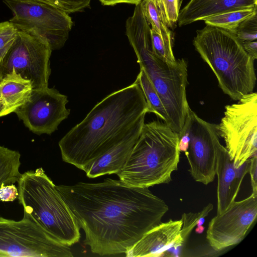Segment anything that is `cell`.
<instances>
[{
  "mask_svg": "<svg viewBox=\"0 0 257 257\" xmlns=\"http://www.w3.org/2000/svg\"><path fill=\"white\" fill-rule=\"evenodd\" d=\"M56 188L85 233L84 243L100 256L125 253L169 210L148 188L107 178Z\"/></svg>",
  "mask_w": 257,
  "mask_h": 257,
  "instance_id": "cell-1",
  "label": "cell"
},
{
  "mask_svg": "<svg viewBox=\"0 0 257 257\" xmlns=\"http://www.w3.org/2000/svg\"><path fill=\"white\" fill-rule=\"evenodd\" d=\"M148 113L137 79L97 103L59 141L63 161L84 171L111 148L142 131Z\"/></svg>",
  "mask_w": 257,
  "mask_h": 257,
  "instance_id": "cell-2",
  "label": "cell"
},
{
  "mask_svg": "<svg viewBox=\"0 0 257 257\" xmlns=\"http://www.w3.org/2000/svg\"><path fill=\"white\" fill-rule=\"evenodd\" d=\"M125 29L140 68L148 77L166 111L168 125L180 137L191 110L186 96L187 62L182 58L170 63L154 54L151 27L140 4L136 5L133 14L126 20Z\"/></svg>",
  "mask_w": 257,
  "mask_h": 257,
  "instance_id": "cell-3",
  "label": "cell"
},
{
  "mask_svg": "<svg viewBox=\"0 0 257 257\" xmlns=\"http://www.w3.org/2000/svg\"><path fill=\"white\" fill-rule=\"evenodd\" d=\"M180 137L164 122L145 123L123 168L116 174L121 182L149 188L168 183L180 160Z\"/></svg>",
  "mask_w": 257,
  "mask_h": 257,
  "instance_id": "cell-4",
  "label": "cell"
},
{
  "mask_svg": "<svg viewBox=\"0 0 257 257\" xmlns=\"http://www.w3.org/2000/svg\"><path fill=\"white\" fill-rule=\"evenodd\" d=\"M193 45L214 73L223 92L239 100L253 92L256 78L253 59L235 34L206 25L196 31Z\"/></svg>",
  "mask_w": 257,
  "mask_h": 257,
  "instance_id": "cell-5",
  "label": "cell"
},
{
  "mask_svg": "<svg viewBox=\"0 0 257 257\" xmlns=\"http://www.w3.org/2000/svg\"><path fill=\"white\" fill-rule=\"evenodd\" d=\"M17 183L24 211L62 243L70 246L79 241L75 217L42 168L22 174Z\"/></svg>",
  "mask_w": 257,
  "mask_h": 257,
  "instance_id": "cell-6",
  "label": "cell"
},
{
  "mask_svg": "<svg viewBox=\"0 0 257 257\" xmlns=\"http://www.w3.org/2000/svg\"><path fill=\"white\" fill-rule=\"evenodd\" d=\"M20 220L0 217V253L4 257H72L70 246L45 230L24 211Z\"/></svg>",
  "mask_w": 257,
  "mask_h": 257,
  "instance_id": "cell-7",
  "label": "cell"
},
{
  "mask_svg": "<svg viewBox=\"0 0 257 257\" xmlns=\"http://www.w3.org/2000/svg\"><path fill=\"white\" fill-rule=\"evenodd\" d=\"M238 101L225 106L224 116L216 125L236 169L256 155L257 93L252 92Z\"/></svg>",
  "mask_w": 257,
  "mask_h": 257,
  "instance_id": "cell-8",
  "label": "cell"
},
{
  "mask_svg": "<svg viewBox=\"0 0 257 257\" xmlns=\"http://www.w3.org/2000/svg\"><path fill=\"white\" fill-rule=\"evenodd\" d=\"M52 51L44 38L32 31L18 30L1 61L2 79L14 70L23 78L30 80L34 89L48 87Z\"/></svg>",
  "mask_w": 257,
  "mask_h": 257,
  "instance_id": "cell-9",
  "label": "cell"
},
{
  "mask_svg": "<svg viewBox=\"0 0 257 257\" xmlns=\"http://www.w3.org/2000/svg\"><path fill=\"white\" fill-rule=\"evenodd\" d=\"M12 11L9 21L18 30L32 31L44 38L52 50L64 46L73 22L65 12L37 0H3Z\"/></svg>",
  "mask_w": 257,
  "mask_h": 257,
  "instance_id": "cell-10",
  "label": "cell"
},
{
  "mask_svg": "<svg viewBox=\"0 0 257 257\" xmlns=\"http://www.w3.org/2000/svg\"><path fill=\"white\" fill-rule=\"evenodd\" d=\"M184 130L190 137L185 152L189 171L195 181L207 185L213 181L216 175L217 147L220 143L216 125L201 118L191 109Z\"/></svg>",
  "mask_w": 257,
  "mask_h": 257,
  "instance_id": "cell-11",
  "label": "cell"
},
{
  "mask_svg": "<svg viewBox=\"0 0 257 257\" xmlns=\"http://www.w3.org/2000/svg\"><path fill=\"white\" fill-rule=\"evenodd\" d=\"M67 96L54 88L33 89L27 101L17 109L19 119L33 133L50 135L68 118Z\"/></svg>",
  "mask_w": 257,
  "mask_h": 257,
  "instance_id": "cell-12",
  "label": "cell"
},
{
  "mask_svg": "<svg viewBox=\"0 0 257 257\" xmlns=\"http://www.w3.org/2000/svg\"><path fill=\"white\" fill-rule=\"evenodd\" d=\"M257 216V193L235 201L223 213L210 221L206 239L210 246L220 251L236 245L245 237Z\"/></svg>",
  "mask_w": 257,
  "mask_h": 257,
  "instance_id": "cell-13",
  "label": "cell"
},
{
  "mask_svg": "<svg viewBox=\"0 0 257 257\" xmlns=\"http://www.w3.org/2000/svg\"><path fill=\"white\" fill-rule=\"evenodd\" d=\"M181 219L161 222L146 233L125 253L127 257H158L172 247L182 245Z\"/></svg>",
  "mask_w": 257,
  "mask_h": 257,
  "instance_id": "cell-14",
  "label": "cell"
},
{
  "mask_svg": "<svg viewBox=\"0 0 257 257\" xmlns=\"http://www.w3.org/2000/svg\"><path fill=\"white\" fill-rule=\"evenodd\" d=\"M216 155L217 214H220L235 201L242 180L248 173L249 159L240 168L235 169L226 149L220 143L217 147Z\"/></svg>",
  "mask_w": 257,
  "mask_h": 257,
  "instance_id": "cell-15",
  "label": "cell"
},
{
  "mask_svg": "<svg viewBox=\"0 0 257 257\" xmlns=\"http://www.w3.org/2000/svg\"><path fill=\"white\" fill-rule=\"evenodd\" d=\"M257 6L255 0H190L179 12V27L223 13Z\"/></svg>",
  "mask_w": 257,
  "mask_h": 257,
  "instance_id": "cell-16",
  "label": "cell"
},
{
  "mask_svg": "<svg viewBox=\"0 0 257 257\" xmlns=\"http://www.w3.org/2000/svg\"><path fill=\"white\" fill-rule=\"evenodd\" d=\"M33 89L32 82L14 70L6 75L0 82V117L15 112L27 101Z\"/></svg>",
  "mask_w": 257,
  "mask_h": 257,
  "instance_id": "cell-17",
  "label": "cell"
},
{
  "mask_svg": "<svg viewBox=\"0 0 257 257\" xmlns=\"http://www.w3.org/2000/svg\"><path fill=\"white\" fill-rule=\"evenodd\" d=\"M141 133L122 141L95 160L85 172L87 177L117 174L124 166Z\"/></svg>",
  "mask_w": 257,
  "mask_h": 257,
  "instance_id": "cell-18",
  "label": "cell"
},
{
  "mask_svg": "<svg viewBox=\"0 0 257 257\" xmlns=\"http://www.w3.org/2000/svg\"><path fill=\"white\" fill-rule=\"evenodd\" d=\"M21 154L0 145V188L18 182L21 175Z\"/></svg>",
  "mask_w": 257,
  "mask_h": 257,
  "instance_id": "cell-19",
  "label": "cell"
},
{
  "mask_svg": "<svg viewBox=\"0 0 257 257\" xmlns=\"http://www.w3.org/2000/svg\"><path fill=\"white\" fill-rule=\"evenodd\" d=\"M256 10L257 6L219 14L205 18L202 20L206 25L217 27L234 34L239 24Z\"/></svg>",
  "mask_w": 257,
  "mask_h": 257,
  "instance_id": "cell-20",
  "label": "cell"
},
{
  "mask_svg": "<svg viewBox=\"0 0 257 257\" xmlns=\"http://www.w3.org/2000/svg\"><path fill=\"white\" fill-rule=\"evenodd\" d=\"M136 79L145 95L148 112L155 113L168 125L169 118L163 103L155 88L142 69L140 68Z\"/></svg>",
  "mask_w": 257,
  "mask_h": 257,
  "instance_id": "cell-21",
  "label": "cell"
},
{
  "mask_svg": "<svg viewBox=\"0 0 257 257\" xmlns=\"http://www.w3.org/2000/svg\"><path fill=\"white\" fill-rule=\"evenodd\" d=\"M141 6L147 21L163 40L173 47V36L169 28L163 22L159 14L155 0H142Z\"/></svg>",
  "mask_w": 257,
  "mask_h": 257,
  "instance_id": "cell-22",
  "label": "cell"
},
{
  "mask_svg": "<svg viewBox=\"0 0 257 257\" xmlns=\"http://www.w3.org/2000/svg\"><path fill=\"white\" fill-rule=\"evenodd\" d=\"M213 206L209 203L202 210L196 213H184L182 215L183 222L181 229V236L184 243L187 241L190 234L196 226L202 225L205 218L212 211Z\"/></svg>",
  "mask_w": 257,
  "mask_h": 257,
  "instance_id": "cell-23",
  "label": "cell"
},
{
  "mask_svg": "<svg viewBox=\"0 0 257 257\" xmlns=\"http://www.w3.org/2000/svg\"><path fill=\"white\" fill-rule=\"evenodd\" d=\"M182 0H155L161 19L165 24L173 29L178 22Z\"/></svg>",
  "mask_w": 257,
  "mask_h": 257,
  "instance_id": "cell-24",
  "label": "cell"
},
{
  "mask_svg": "<svg viewBox=\"0 0 257 257\" xmlns=\"http://www.w3.org/2000/svg\"><path fill=\"white\" fill-rule=\"evenodd\" d=\"M234 34L241 43L256 41L257 10L239 24Z\"/></svg>",
  "mask_w": 257,
  "mask_h": 257,
  "instance_id": "cell-25",
  "label": "cell"
},
{
  "mask_svg": "<svg viewBox=\"0 0 257 257\" xmlns=\"http://www.w3.org/2000/svg\"><path fill=\"white\" fill-rule=\"evenodd\" d=\"M151 35L153 51L159 58L168 63H173L176 61L173 47L167 44L161 36L151 28Z\"/></svg>",
  "mask_w": 257,
  "mask_h": 257,
  "instance_id": "cell-26",
  "label": "cell"
},
{
  "mask_svg": "<svg viewBox=\"0 0 257 257\" xmlns=\"http://www.w3.org/2000/svg\"><path fill=\"white\" fill-rule=\"evenodd\" d=\"M18 31L10 21L0 23V53L5 54L15 40Z\"/></svg>",
  "mask_w": 257,
  "mask_h": 257,
  "instance_id": "cell-27",
  "label": "cell"
},
{
  "mask_svg": "<svg viewBox=\"0 0 257 257\" xmlns=\"http://www.w3.org/2000/svg\"><path fill=\"white\" fill-rule=\"evenodd\" d=\"M46 3L68 14L76 12L81 9L89 0H38Z\"/></svg>",
  "mask_w": 257,
  "mask_h": 257,
  "instance_id": "cell-28",
  "label": "cell"
},
{
  "mask_svg": "<svg viewBox=\"0 0 257 257\" xmlns=\"http://www.w3.org/2000/svg\"><path fill=\"white\" fill-rule=\"evenodd\" d=\"M19 196L18 188L13 184L3 186L0 188V201L12 202Z\"/></svg>",
  "mask_w": 257,
  "mask_h": 257,
  "instance_id": "cell-29",
  "label": "cell"
},
{
  "mask_svg": "<svg viewBox=\"0 0 257 257\" xmlns=\"http://www.w3.org/2000/svg\"><path fill=\"white\" fill-rule=\"evenodd\" d=\"M256 155L249 159L248 173L250 176L251 185L253 193H257L256 182Z\"/></svg>",
  "mask_w": 257,
  "mask_h": 257,
  "instance_id": "cell-30",
  "label": "cell"
},
{
  "mask_svg": "<svg viewBox=\"0 0 257 257\" xmlns=\"http://www.w3.org/2000/svg\"><path fill=\"white\" fill-rule=\"evenodd\" d=\"M241 44L244 50L253 60H256L257 59L256 41L244 42L241 43Z\"/></svg>",
  "mask_w": 257,
  "mask_h": 257,
  "instance_id": "cell-31",
  "label": "cell"
},
{
  "mask_svg": "<svg viewBox=\"0 0 257 257\" xmlns=\"http://www.w3.org/2000/svg\"><path fill=\"white\" fill-rule=\"evenodd\" d=\"M190 137L188 132L184 130L183 134L180 137L179 148L180 152H185L189 147Z\"/></svg>",
  "mask_w": 257,
  "mask_h": 257,
  "instance_id": "cell-32",
  "label": "cell"
},
{
  "mask_svg": "<svg viewBox=\"0 0 257 257\" xmlns=\"http://www.w3.org/2000/svg\"><path fill=\"white\" fill-rule=\"evenodd\" d=\"M104 6H114L117 4L125 3L137 5L142 0H99Z\"/></svg>",
  "mask_w": 257,
  "mask_h": 257,
  "instance_id": "cell-33",
  "label": "cell"
},
{
  "mask_svg": "<svg viewBox=\"0 0 257 257\" xmlns=\"http://www.w3.org/2000/svg\"><path fill=\"white\" fill-rule=\"evenodd\" d=\"M204 228V227L202 225L197 226V227L195 229V231L197 233H202L203 232Z\"/></svg>",
  "mask_w": 257,
  "mask_h": 257,
  "instance_id": "cell-34",
  "label": "cell"
},
{
  "mask_svg": "<svg viewBox=\"0 0 257 257\" xmlns=\"http://www.w3.org/2000/svg\"><path fill=\"white\" fill-rule=\"evenodd\" d=\"M4 55V54L0 53V64H1V61L2 60V59ZM1 79H2V78H1V74H0V82H1Z\"/></svg>",
  "mask_w": 257,
  "mask_h": 257,
  "instance_id": "cell-35",
  "label": "cell"
},
{
  "mask_svg": "<svg viewBox=\"0 0 257 257\" xmlns=\"http://www.w3.org/2000/svg\"><path fill=\"white\" fill-rule=\"evenodd\" d=\"M0 257H4V255L2 253H0Z\"/></svg>",
  "mask_w": 257,
  "mask_h": 257,
  "instance_id": "cell-36",
  "label": "cell"
},
{
  "mask_svg": "<svg viewBox=\"0 0 257 257\" xmlns=\"http://www.w3.org/2000/svg\"><path fill=\"white\" fill-rule=\"evenodd\" d=\"M255 1H257V0H255Z\"/></svg>",
  "mask_w": 257,
  "mask_h": 257,
  "instance_id": "cell-37",
  "label": "cell"
}]
</instances>
